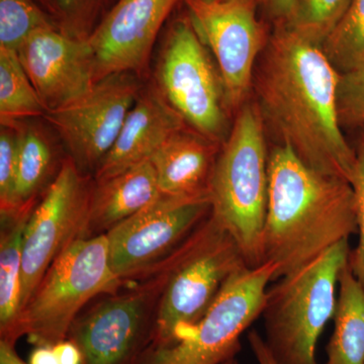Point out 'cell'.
Segmentation results:
<instances>
[{"label": "cell", "instance_id": "6da1fadb", "mask_svg": "<svg viewBox=\"0 0 364 364\" xmlns=\"http://www.w3.org/2000/svg\"><path fill=\"white\" fill-rule=\"evenodd\" d=\"M340 72L321 46L274 25L253 78L264 122L306 166L350 182L355 151L337 114Z\"/></svg>", "mask_w": 364, "mask_h": 364}, {"label": "cell", "instance_id": "7a4b0ae2", "mask_svg": "<svg viewBox=\"0 0 364 364\" xmlns=\"http://www.w3.org/2000/svg\"><path fill=\"white\" fill-rule=\"evenodd\" d=\"M268 202L261 241L262 262L274 263V280L298 272L358 233L350 182L306 166L279 144L268 158Z\"/></svg>", "mask_w": 364, "mask_h": 364}, {"label": "cell", "instance_id": "3957f363", "mask_svg": "<svg viewBox=\"0 0 364 364\" xmlns=\"http://www.w3.org/2000/svg\"><path fill=\"white\" fill-rule=\"evenodd\" d=\"M264 123L257 102H247L237 112L210 188L213 215L233 236L250 267L263 263L261 241L269 186Z\"/></svg>", "mask_w": 364, "mask_h": 364}, {"label": "cell", "instance_id": "277c9868", "mask_svg": "<svg viewBox=\"0 0 364 364\" xmlns=\"http://www.w3.org/2000/svg\"><path fill=\"white\" fill-rule=\"evenodd\" d=\"M124 284L112 272L107 235L78 238L52 263L9 331L0 340L35 346L67 339L79 314L93 299Z\"/></svg>", "mask_w": 364, "mask_h": 364}, {"label": "cell", "instance_id": "5b68a950", "mask_svg": "<svg viewBox=\"0 0 364 364\" xmlns=\"http://www.w3.org/2000/svg\"><path fill=\"white\" fill-rule=\"evenodd\" d=\"M350 251L349 240L339 242L267 289L263 338L277 363L318 364V337L333 320L340 272Z\"/></svg>", "mask_w": 364, "mask_h": 364}, {"label": "cell", "instance_id": "8992f818", "mask_svg": "<svg viewBox=\"0 0 364 364\" xmlns=\"http://www.w3.org/2000/svg\"><path fill=\"white\" fill-rule=\"evenodd\" d=\"M177 250V249H176ZM176 250L138 279L97 296L74 321L67 339L77 345L82 364H139L154 334L158 306Z\"/></svg>", "mask_w": 364, "mask_h": 364}, {"label": "cell", "instance_id": "52a82bcc", "mask_svg": "<svg viewBox=\"0 0 364 364\" xmlns=\"http://www.w3.org/2000/svg\"><path fill=\"white\" fill-rule=\"evenodd\" d=\"M246 267L238 243L210 214L176 250L149 347L176 342L207 313L230 277Z\"/></svg>", "mask_w": 364, "mask_h": 364}, {"label": "cell", "instance_id": "ba28073f", "mask_svg": "<svg viewBox=\"0 0 364 364\" xmlns=\"http://www.w3.org/2000/svg\"><path fill=\"white\" fill-rule=\"evenodd\" d=\"M277 265L234 273L203 317L174 343L149 347L139 364H223L241 350V336L262 314Z\"/></svg>", "mask_w": 364, "mask_h": 364}, {"label": "cell", "instance_id": "9c48e42d", "mask_svg": "<svg viewBox=\"0 0 364 364\" xmlns=\"http://www.w3.org/2000/svg\"><path fill=\"white\" fill-rule=\"evenodd\" d=\"M157 88L189 128L223 144L232 112L219 68L189 16L170 28L157 68Z\"/></svg>", "mask_w": 364, "mask_h": 364}, {"label": "cell", "instance_id": "30bf717a", "mask_svg": "<svg viewBox=\"0 0 364 364\" xmlns=\"http://www.w3.org/2000/svg\"><path fill=\"white\" fill-rule=\"evenodd\" d=\"M188 16L210 50L224 81L228 107L235 114L248 102L256 62L270 33L257 18L261 0H184Z\"/></svg>", "mask_w": 364, "mask_h": 364}, {"label": "cell", "instance_id": "8fae6325", "mask_svg": "<svg viewBox=\"0 0 364 364\" xmlns=\"http://www.w3.org/2000/svg\"><path fill=\"white\" fill-rule=\"evenodd\" d=\"M92 186L93 177L66 158L33 208L23 238L21 310L55 259L82 238Z\"/></svg>", "mask_w": 364, "mask_h": 364}, {"label": "cell", "instance_id": "7c38bea8", "mask_svg": "<svg viewBox=\"0 0 364 364\" xmlns=\"http://www.w3.org/2000/svg\"><path fill=\"white\" fill-rule=\"evenodd\" d=\"M210 214L208 198L161 193L107 234L112 272L122 282L138 279L171 255Z\"/></svg>", "mask_w": 364, "mask_h": 364}, {"label": "cell", "instance_id": "4fadbf2b", "mask_svg": "<svg viewBox=\"0 0 364 364\" xmlns=\"http://www.w3.org/2000/svg\"><path fill=\"white\" fill-rule=\"evenodd\" d=\"M140 90L130 73L100 79L85 97L44 117L65 144L69 157L95 176L116 142Z\"/></svg>", "mask_w": 364, "mask_h": 364}, {"label": "cell", "instance_id": "5bb4252c", "mask_svg": "<svg viewBox=\"0 0 364 364\" xmlns=\"http://www.w3.org/2000/svg\"><path fill=\"white\" fill-rule=\"evenodd\" d=\"M18 55L46 112L85 97L97 83L88 39L67 37L53 26L41 28L23 42Z\"/></svg>", "mask_w": 364, "mask_h": 364}, {"label": "cell", "instance_id": "9a60e30c", "mask_svg": "<svg viewBox=\"0 0 364 364\" xmlns=\"http://www.w3.org/2000/svg\"><path fill=\"white\" fill-rule=\"evenodd\" d=\"M184 0H119L88 38L97 82L116 73L142 71L163 23Z\"/></svg>", "mask_w": 364, "mask_h": 364}, {"label": "cell", "instance_id": "2e32d148", "mask_svg": "<svg viewBox=\"0 0 364 364\" xmlns=\"http://www.w3.org/2000/svg\"><path fill=\"white\" fill-rule=\"evenodd\" d=\"M188 127L158 88L139 93L116 142L93 176L102 181L147 161L167 140Z\"/></svg>", "mask_w": 364, "mask_h": 364}, {"label": "cell", "instance_id": "e0dca14e", "mask_svg": "<svg viewBox=\"0 0 364 364\" xmlns=\"http://www.w3.org/2000/svg\"><path fill=\"white\" fill-rule=\"evenodd\" d=\"M223 144L184 127L150 158L162 195L210 200V188Z\"/></svg>", "mask_w": 364, "mask_h": 364}, {"label": "cell", "instance_id": "ac0fdd59", "mask_svg": "<svg viewBox=\"0 0 364 364\" xmlns=\"http://www.w3.org/2000/svg\"><path fill=\"white\" fill-rule=\"evenodd\" d=\"M160 196L156 172L150 160L109 178L93 179L82 238L107 235Z\"/></svg>", "mask_w": 364, "mask_h": 364}, {"label": "cell", "instance_id": "d6986e66", "mask_svg": "<svg viewBox=\"0 0 364 364\" xmlns=\"http://www.w3.org/2000/svg\"><path fill=\"white\" fill-rule=\"evenodd\" d=\"M333 322L323 364H364V289L348 263L340 272Z\"/></svg>", "mask_w": 364, "mask_h": 364}, {"label": "cell", "instance_id": "ffe728a7", "mask_svg": "<svg viewBox=\"0 0 364 364\" xmlns=\"http://www.w3.org/2000/svg\"><path fill=\"white\" fill-rule=\"evenodd\" d=\"M16 202L32 210L58 174L61 165L49 139L36 127H16Z\"/></svg>", "mask_w": 364, "mask_h": 364}, {"label": "cell", "instance_id": "44dd1931", "mask_svg": "<svg viewBox=\"0 0 364 364\" xmlns=\"http://www.w3.org/2000/svg\"><path fill=\"white\" fill-rule=\"evenodd\" d=\"M33 210L0 218V336L18 318L21 306L23 247L26 225Z\"/></svg>", "mask_w": 364, "mask_h": 364}, {"label": "cell", "instance_id": "7402d4cb", "mask_svg": "<svg viewBox=\"0 0 364 364\" xmlns=\"http://www.w3.org/2000/svg\"><path fill=\"white\" fill-rule=\"evenodd\" d=\"M46 109L18 52L0 48V119L16 123L26 117L44 116Z\"/></svg>", "mask_w": 364, "mask_h": 364}, {"label": "cell", "instance_id": "603a6c76", "mask_svg": "<svg viewBox=\"0 0 364 364\" xmlns=\"http://www.w3.org/2000/svg\"><path fill=\"white\" fill-rule=\"evenodd\" d=\"M322 48L340 73L364 66V0H351Z\"/></svg>", "mask_w": 364, "mask_h": 364}, {"label": "cell", "instance_id": "cb8c5ba5", "mask_svg": "<svg viewBox=\"0 0 364 364\" xmlns=\"http://www.w3.org/2000/svg\"><path fill=\"white\" fill-rule=\"evenodd\" d=\"M350 2L351 0H294L291 14L282 25L322 47Z\"/></svg>", "mask_w": 364, "mask_h": 364}, {"label": "cell", "instance_id": "d4e9b609", "mask_svg": "<svg viewBox=\"0 0 364 364\" xmlns=\"http://www.w3.org/2000/svg\"><path fill=\"white\" fill-rule=\"evenodd\" d=\"M53 26L32 0H0V48L18 52L36 31Z\"/></svg>", "mask_w": 364, "mask_h": 364}, {"label": "cell", "instance_id": "484cf974", "mask_svg": "<svg viewBox=\"0 0 364 364\" xmlns=\"http://www.w3.org/2000/svg\"><path fill=\"white\" fill-rule=\"evenodd\" d=\"M16 143H18V131H16L14 123L1 124V130H0V218L14 217V215L23 212V210H18L16 202Z\"/></svg>", "mask_w": 364, "mask_h": 364}, {"label": "cell", "instance_id": "4316f807", "mask_svg": "<svg viewBox=\"0 0 364 364\" xmlns=\"http://www.w3.org/2000/svg\"><path fill=\"white\" fill-rule=\"evenodd\" d=\"M337 114L342 129L364 128V66L340 73Z\"/></svg>", "mask_w": 364, "mask_h": 364}, {"label": "cell", "instance_id": "83f0119b", "mask_svg": "<svg viewBox=\"0 0 364 364\" xmlns=\"http://www.w3.org/2000/svg\"><path fill=\"white\" fill-rule=\"evenodd\" d=\"M353 148L355 151V168L351 186L355 198L358 242L349 254L348 264L354 277L364 289V131Z\"/></svg>", "mask_w": 364, "mask_h": 364}, {"label": "cell", "instance_id": "f1b7e54d", "mask_svg": "<svg viewBox=\"0 0 364 364\" xmlns=\"http://www.w3.org/2000/svg\"><path fill=\"white\" fill-rule=\"evenodd\" d=\"M52 347L59 364H82L80 349L71 340H63Z\"/></svg>", "mask_w": 364, "mask_h": 364}, {"label": "cell", "instance_id": "f546056e", "mask_svg": "<svg viewBox=\"0 0 364 364\" xmlns=\"http://www.w3.org/2000/svg\"><path fill=\"white\" fill-rule=\"evenodd\" d=\"M294 0H263L262 6L273 25L284 23L291 14Z\"/></svg>", "mask_w": 364, "mask_h": 364}, {"label": "cell", "instance_id": "4dcf8cb0", "mask_svg": "<svg viewBox=\"0 0 364 364\" xmlns=\"http://www.w3.org/2000/svg\"><path fill=\"white\" fill-rule=\"evenodd\" d=\"M248 341L257 364H279L273 358L272 352L269 351L267 343H265L264 338L261 336L259 333L255 330H251L248 333Z\"/></svg>", "mask_w": 364, "mask_h": 364}, {"label": "cell", "instance_id": "1f68e13d", "mask_svg": "<svg viewBox=\"0 0 364 364\" xmlns=\"http://www.w3.org/2000/svg\"><path fill=\"white\" fill-rule=\"evenodd\" d=\"M28 364H59L52 346H36Z\"/></svg>", "mask_w": 364, "mask_h": 364}, {"label": "cell", "instance_id": "d6a6232c", "mask_svg": "<svg viewBox=\"0 0 364 364\" xmlns=\"http://www.w3.org/2000/svg\"><path fill=\"white\" fill-rule=\"evenodd\" d=\"M0 364H26L16 353L14 344L0 340Z\"/></svg>", "mask_w": 364, "mask_h": 364}, {"label": "cell", "instance_id": "836d02e7", "mask_svg": "<svg viewBox=\"0 0 364 364\" xmlns=\"http://www.w3.org/2000/svg\"><path fill=\"white\" fill-rule=\"evenodd\" d=\"M79 0H58L60 6L65 11H70L77 4Z\"/></svg>", "mask_w": 364, "mask_h": 364}, {"label": "cell", "instance_id": "e575fe53", "mask_svg": "<svg viewBox=\"0 0 364 364\" xmlns=\"http://www.w3.org/2000/svg\"><path fill=\"white\" fill-rule=\"evenodd\" d=\"M223 364H239L238 361H237L236 358L230 359V360L226 361Z\"/></svg>", "mask_w": 364, "mask_h": 364}, {"label": "cell", "instance_id": "d590c367", "mask_svg": "<svg viewBox=\"0 0 364 364\" xmlns=\"http://www.w3.org/2000/svg\"><path fill=\"white\" fill-rule=\"evenodd\" d=\"M263 4V0H261V4Z\"/></svg>", "mask_w": 364, "mask_h": 364}]
</instances>
